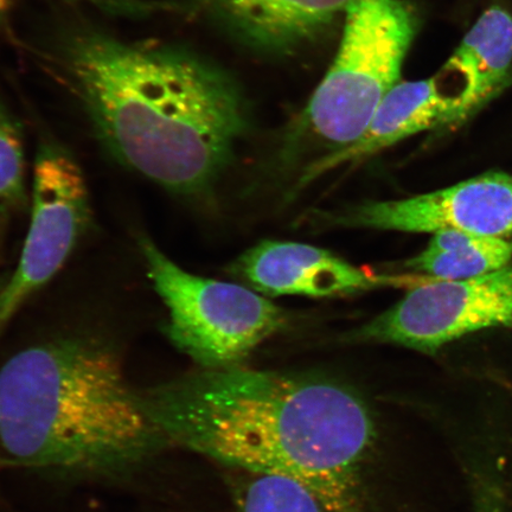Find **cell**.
Here are the masks:
<instances>
[{
	"instance_id": "5bb4252c",
	"label": "cell",
	"mask_w": 512,
	"mask_h": 512,
	"mask_svg": "<svg viewBox=\"0 0 512 512\" xmlns=\"http://www.w3.org/2000/svg\"><path fill=\"white\" fill-rule=\"evenodd\" d=\"M241 512H328L305 485L277 475H253Z\"/></svg>"
},
{
	"instance_id": "3957f363",
	"label": "cell",
	"mask_w": 512,
	"mask_h": 512,
	"mask_svg": "<svg viewBox=\"0 0 512 512\" xmlns=\"http://www.w3.org/2000/svg\"><path fill=\"white\" fill-rule=\"evenodd\" d=\"M0 443L23 465L95 476L136 469L169 445L118 355L85 338L38 344L4 364Z\"/></svg>"
},
{
	"instance_id": "7a4b0ae2",
	"label": "cell",
	"mask_w": 512,
	"mask_h": 512,
	"mask_svg": "<svg viewBox=\"0 0 512 512\" xmlns=\"http://www.w3.org/2000/svg\"><path fill=\"white\" fill-rule=\"evenodd\" d=\"M60 66L96 136L121 164L184 197L208 195L249 125L226 70L187 48L93 27L62 38Z\"/></svg>"
},
{
	"instance_id": "2e32d148",
	"label": "cell",
	"mask_w": 512,
	"mask_h": 512,
	"mask_svg": "<svg viewBox=\"0 0 512 512\" xmlns=\"http://www.w3.org/2000/svg\"><path fill=\"white\" fill-rule=\"evenodd\" d=\"M477 512H502L498 505L492 499L484 498V501L480 503V508Z\"/></svg>"
},
{
	"instance_id": "8992f818",
	"label": "cell",
	"mask_w": 512,
	"mask_h": 512,
	"mask_svg": "<svg viewBox=\"0 0 512 512\" xmlns=\"http://www.w3.org/2000/svg\"><path fill=\"white\" fill-rule=\"evenodd\" d=\"M91 222V198L79 164L60 144L42 143L35 158L28 235L16 270L0 288V331L61 271Z\"/></svg>"
},
{
	"instance_id": "6da1fadb",
	"label": "cell",
	"mask_w": 512,
	"mask_h": 512,
	"mask_svg": "<svg viewBox=\"0 0 512 512\" xmlns=\"http://www.w3.org/2000/svg\"><path fill=\"white\" fill-rule=\"evenodd\" d=\"M140 393L169 445L253 475L297 480L328 512H362L376 427L367 403L344 384L234 366Z\"/></svg>"
},
{
	"instance_id": "52a82bcc",
	"label": "cell",
	"mask_w": 512,
	"mask_h": 512,
	"mask_svg": "<svg viewBox=\"0 0 512 512\" xmlns=\"http://www.w3.org/2000/svg\"><path fill=\"white\" fill-rule=\"evenodd\" d=\"M507 325H512V266L466 280L428 279L355 335L433 355L473 332Z\"/></svg>"
},
{
	"instance_id": "5b68a950",
	"label": "cell",
	"mask_w": 512,
	"mask_h": 512,
	"mask_svg": "<svg viewBox=\"0 0 512 512\" xmlns=\"http://www.w3.org/2000/svg\"><path fill=\"white\" fill-rule=\"evenodd\" d=\"M139 247L168 309L164 334L203 369L238 366L284 329V311L251 288L189 273L146 236Z\"/></svg>"
},
{
	"instance_id": "7c38bea8",
	"label": "cell",
	"mask_w": 512,
	"mask_h": 512,
	"mask_svg": "<svg viewBox=\"0 0 512 512\" xmlns=\"http://www.w3.org/2000/svg\"><path fill=\"white\" fill-rule=\"evenodd\" d=\"M462 76L447 128H457L505 91L512 82V14L491 6L467 32L445 66Z\"/></svg>"
},
{
	"instance_id": "8fae6325",
	"label": "cell",
	"mask_w": 512,
	"mask_h": 512,
	"mask_svg": "<svg viewBox=\"0 0 512 512\" xmlns=\"http://www.w3.org/2000/svg\"><path fill=\"white\" fill-rule=\"evenodd\" d=\"M453 107L454 96L441 92L438 79L399 82L382 100L363 136L347 149L309 164L299 178L300 187L339 166L363 162L414 134L446 127Z\"/></svg>"
},
{
	"instance_id": "4fadbf2b",
	"label": "cell",
	"mask_w": 512,
	"mask_h": 512,
	"mask_svg": "<svg viewBox=\"0 0 512 512\" xmlns=\"http://www.w3.org/2000/svg\"><path fill=\"white\" fill-rule=\"evenodd\" d=\"M511 260L512 241L440 230L405 267L432 280H466L502 270Z\"/></svg>"
},
{
	"instance_id": "9a60e30c",
	"label": "cell",
	"mask_w": 512,
	"mask_h": 512,
	"mask_svg": "<svg viewBox=\"0 0 512 512\" xmlns=\"http://www.w3.org/2000/svg\"><path fill=\"white\" fill-rule=\"evenodd\" d=\"M25 190L22 132L0 96V200L23 206L27 200Z\"/></svg>"
},
{
	"instance_id": "e0dca14e",
	"label": "cell",
	"mask_w": 512,
	"mask_h": 512,
	"mask_svg": "<svg viewBox=\"0 0 512 512\" xmlns=\"http://www.w3.org/2000/svg\"><path fill=\"white\" fill-rule=\"evenodd\" d=\"M11 0H0V19L4 16L6 10L9 9Z\"/></svg>"
},
{
	"instance_id": "9c48e42d",
	"label": "cell",
	"mask_w": 512,
	"mask_h": 512,
	"mask_svg": "<svg viewBox=\"0 0 512 512\" xmlns=\"http://www.w3.org/2000/svg\"><path fill=\"white\" fill-rule=\"evenodd\" d=\"M230 268L254 291L277 297H332L424 283L422 277L369 273L324 249L298 242L262 241Z\"/></svg>"
},
{
	"instance_id": "277c9868",
	"label": "cell",
	"mask_w": 512,
	"mask_h": 512,
	"mask_svg": "<svg viewBox=\"0 0 512 512\" xmlns=\"http://www.w3.org/2000/svg\"><path fill=\"white\" fill-rule=\"evenodd\" d=\"M343 18L335 60L297 132L328 150L326 155L347 149L366 132L382 100L400 82L416 32L415 12L405 0H354Z\"/></svg>"
},
{
	"instance_id": "ba28073f",
	"label": "cell",
	"mask_w": 512,
	"mask_h": 512,
	"mask_svg": "<svg viewBox=\"0 0 512 512\" xmlns=\"http://www.w3.org/2000/svg\"><path fill=\"white\" fill-rule=\"evenodd\" d=\"M330 226L437 233L459 230L486 238H512V175L467 179L428 194L398 201L366 202L325 216Z\"/></svg>"
},
{
	"instance_id": "30bf717a",
	"label": "cell",
	"mask_w": 512,
	"mask_h": 512,
	"mask_svg": "<svg viewBox=\"0 0 512 512\" xmlns=\"http://www.w3.org/2000/svg\"><path fill=\"white\" fill-rule=\"evenodd\" d=\"M236 41L284 55L323 35L354 0H194Z\"/></svg>"
}]
</instances>
